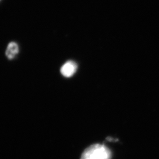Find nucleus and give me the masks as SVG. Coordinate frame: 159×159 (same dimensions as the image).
I'll return each instance as SVG.
<instances>
[{"mask_svg": "<svg viewBox=\"0 0 159 159\" xmlns=\"http://www.w3.org/2000/svg\"><path fill=\"white\" fill-rule=\"evenodd\" d=\"M77 68V64L75 62L69 61L63 64L61 68V72L64 77L69 78L74 75Z\"/></svg>", "mask_w": 159, "mask_h": 159, "instance_id": "obj_2", "label": "nucleus"}, {"mask_svg": "<svg viewBox=\"0 0 159 159\" xmlns=\"http://www.w3.org/2000/svg\"><path fill=\"white\" fill-rule=\"evenodd\" d=\"M111 152L107 147L102 144H94L86 148L80 159H111Z\"/></svg>", "mask_w": 159, "mask_h": 159, "instance_id": "obj_1", "label": "nucleus"}, {"mask_svg": "<svg viewBox=\"0 0 159 159\" xmlns=\"http://www.w3.org/2000/svg\"><path fill=\"white\" fill-rule=\"evenodd\" d=\"M19 52V47L18 44L15 43L11 42L9 43L7 47V50L6 52V54L9 59H13L16 57Z\"/></svg>", "mask_w": 159, "mask_h": 159, "instance_id": "obj_3", "label": "nucleus"}]
</instances>
